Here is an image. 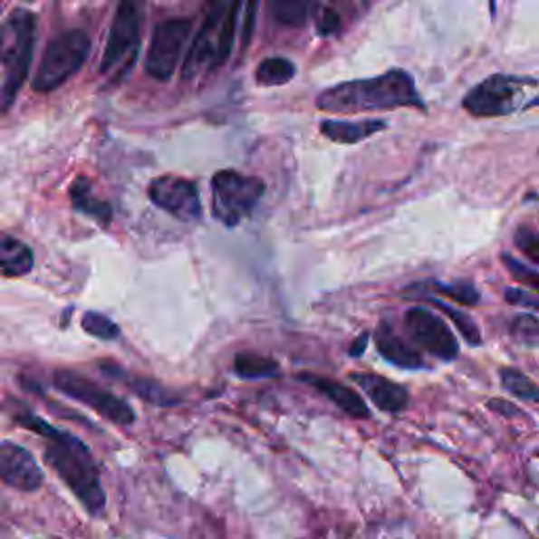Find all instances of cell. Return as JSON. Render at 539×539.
<instances>
[{"mask_svg": "<svg viewBox=\"0 0 539 539\" xmlns=\"http://www.w3.org/2000/svg\"><path fill=\"white\" fill-rule=\"evenodd\" d=\"M316 106L331 114H354L394 108H424V100L415 89L411 74H407L405 70H390L381 76L348 81L324 89L318 95Z\"/></svg>", "mask_w": 539, "mask_h": 539, "instance_id": "1", "label": "cell"}, {"mask_svg": "<svg viewBox=\"0 0 539 539\" xmlns=\"http://www.w3.org/2000/svg\"><path fill=\"white\" fill-rule=\"evenodd\" d=\"M44 440H47V449H44L47 464L81 499L89 515H101L103 505H106V493H103L100 472H97L91 451L72 434L57 430V428L53 434L44 437Z\"/></svg>", "mask_w": 539, "mask_h": 539, "instance_id": "2", "label": "cell"}, {"mask_svg": "<svg viewBox=\"0 0 539 539\" xmlns=\"http://www.w3.org/2000/svg\"><path fill=\"white\" fill-rule=\"evenodd\" d=\"M36 41V15L15 9L0 25V112L11 110L30 72Z\"/></svg>", "mask_w": 539, "mask_h": 539, "instance_id": "3", "label": "cell"}, {"mask_svg": "<svg viewBox=\"0 0 539 539\" xmlns=\"http://www.w3.org/2000/svg\"><path fill=\"white\" fill-rule=\"evenodd\" d=\"M141 25H144L141 0H120L114 11L106 49L101 55L100 72L103 76L125 78L133 68L141 44Z\"/></svg>", "mask_w": 539, "mask_h": 539, "instance_id": "4", "label": "cell"}, {"mask_svg": "<svg viewBox=\"0 0 539 539\" xmlns=\"http://www.w3.org/2000/svg\"><path fill=\"white\" fill-rule=\"evenodd\" d=\"M91 55V38L84 30H66L44 49L32 89L36 93H51L78 74Z\"/></svg>", "mask_w": 539, "mask_h": 539, "instance_id": "5", "label": "cell"}, {"mask_svg": "<svg viewBox=\"0 0 539 539\" xmlns=\"http://www.w3.org/2000/svg\"><path fill=\"white\" fill-rule=\"evenodd\" d=\"M265 192V184L259 178L226 168L213 175L211 209L219 222L228 228L238 226L255 209Z\"/></svg>", "mask_w": 539, "mask_h": 539, "instance_id": "6", "label": "cell"}, {"mask_svg": "<svg viewBox=\"0 0 539 539\" xmlns=\"http://www.w3.org/2000/svg\"><path fill=\"white\" fill-rule=\"evenodd\" d=\"M539 84L534 78L493 74L478 82L464 97V110L476 119H496L508 116L525 108L523 97L529 87Z\"/></svg>", "mask_w": 539, "mask_h": 539, "instance_id": "7", "label": "cell"}, {"mask_svg": "<svg viewBox=\"0 0 539 539\" xmlns=\"http://www.w3.org/2000/svg\"><path fill=\"white\" fill-rule=\"evenodd\" d=\"M190 32L192 19L188 17H168L156 25L146 53L148 76L160 82L171 81L188 38H190Z\"/></svg>", "mask_w": 539, "mask_h": 539, "instance_id": "8", "label": "cell"}, {"mask_svg": "<svg viewBox=\"0 0 539 539\" xmlns=\"http://www.w3.org/2000/svg\"><path fill=\"white\" fill-rule=\"evenodd\" d=\"M228 6L230 0H211L209 3L205 22L198 28L194 43L186 53L184 68H181L184 81H194L203 72H213V70L222 68L219 66V36H222Z\"/></svg>", "mask_w": 539, "mask_h": 539, "instance_id": "9", "label": "cell"}, {"mask_svg": "<svg viewBox=\"0 0 539 539\" xmlns=\"http://www.w3.org/2000/svg\"><path fill=\"white\" fill-rule=\"evenodd\" d=\"M55 388L60 390L62 394H66L68 399L82 402V405L91 407L95 413H100L101 418L114 421V424L129 426L135 421V411L127 405V400H122L120 396L110 392V390H103L101 386H97L95 381H91L81 373L57 371Z\"/></svg>", "mask_w": 539, "mask_h": 539, "instance_id": "10", "label": "cell"}, {"mask_svg": "<svg viewBox=\"0 0 539 539\" xmlns=\"http://www.w3.org/2000/svg\"><path fill=\"white\" fill-rule=\"evenodd\" d=\"M402 327H405L407 335L411 337L421 350H426L428 354L437 356L440 361L457 359L459 343L443 316H437L428 308L415 306L405 312Z\"/></svg>", "mask_w": 539, "mask_h": 539, "instance_id": "11", "label": "cell"}, {"mask_svg": "<svg viewBox=\"0 0 539 539\" xmlns=\"http://www.w3.org/2000/svg\"><path fill=\"white\" fill-rule=\"evenodd\" d=\"M148 197L159 209L179 219V222H197L203 216L197 184L190 179L178 178V175L156 178L148 188Z\"/></svg>", "mask_w": 539, "mask_h": 539, "instance_id": "12", "label": "cell"}, {"mask_svg": "<svg viewBox=\"0 0 539 539\" xmlns=\"http://www.w3.org/2000/svg\"><path fill=\"white\" fill-rule=\"evenodd\" d=\"M0 480L17 491H36L44 476L30 451L13 443H0Z\"/></svg>", "mask_w": 539, "mask_h": 539, "instance_id": "13", "label": "cell"}, {"mask_svg": "<svg viewBox=\"0 0 539 539\" xmlns=\"http://www.w3.org/2000/svg\"><path fill=\"white\" fill-rule=\"evenodd\" d=\"M352 381L365 390V394L373 400V405L386 413H400L409 405V392L405 386L381 378L375 373H354Z\"/></svg>", "mask_w": 539, "mask_h": 539, "instance_id": "14", "label": "cell"}, {"mask_svg": "<svg viewBox=\"0 0 539 539\" xmlns=\"http://www.w3.org/2000/svg\"><path fill=\"white\" fill-rule=\"evenodd\" d=\"M375 348H378V352L384 356L388 362H392V365L400 367V369H421L424 367V359H421V354L415 350L411 343L407 340H402V337L396 333L392 321H381L378 324V329H375Z\"/></svg>", "mask_w": 539, "mask_h": 539, "instance_id": "15", "label": "cell"}, {"mask_svg": "<svg viewBox=\"0 0 539 539\" xmlns=\"http://www.w3.org/2000/svg\"><path fill=\"white\" fill-rule=\"evenodd\" d=\"M302 381H306L318 392L327 396V399L342 409L343 413L350 415L354 419H369L371 418V411L362 400L359 392H354L352 388L340 384V381L329 380V378H318V375H300Z\"/></svg>", "mask_w": 539, "mask_h": 539, "instance_id": "16", "label": "cell"}, {"mask_svg": "<svg viewBox=\"0 0 539 539\" xmlns=\"http://www.w3.org/2000/svg\"><path fill=\"white\" fill-rule=\"evenodd\" d=\"M32 268H34V255L30 246L11 234L0 232V274L17 278L28 274Z\"/></svg>", "mask_w": 539, "mask_h": 539, "instance_id": "17", "label": "cell"}, {"mask_svg": "<svg viewBox=\"0 0 539 539\" xmlns=\"http://www.w3.org/2000/svg\"><path fill=\"white\" fill-rule=\"evenodd\" d=\"M384 120H324L321 122V133L337 144H359L371 138L378 131H384Z\"/></svg>", "mask_w": 539, "mask_h": 539, "instance_id": "18", "label": "cell"}, {"mask_svg": "<svg viewBox=\"0 0 539 539\" xmlns=\"http://www.w3.org/2000/svg\"><path fill=\"white\" fill-rule=\"evenodd\" d=\"M70 197H72L74 209L82 213V216L93 217L95 222H100L101 226H108L112 222V209H110V205L95 197L93 190H91V184L84 178H78L74 181Z\"/></svg>", "mask_w": 539, "mask_h": 539, "instance_id": "19", "label": "cell"}, {"mask_svg": "<svg viewBox=\"0 0 539 539\" xmlns=\"http://www.w3.org/2000/svg\"><path fill=\"white\" fill-rule=\"evenodd\" d=\"M318 0H270V15L284 28H302L308 24Z\"/></svg>", "mask_w": 539, "mask_h": 539, "instance_id": "20", "label": "cell"}, {"mask_svg": "<svg viewBox=\"0 0 539 539\" xmlns=\"http://www.w3.org/2000/svg\"><path fill=\"white\" fill-rule=\"evenodd\" d=\"M106 367V375H116V378H120L122 381H125V384H129V388L133 390L135 394H140L141 399H146L148 402H154V405H162V407H171V405H175V402H178L179 399L178 396H175L173 392H168V390L165 388V386H160V384H156V381H150V380H144V378H131V375H127V373H122L120 369H114V371H110V367L108 365H103Z\"/></svg>", "mask_w": 539, "mask_h": 539, "instance_id": "21", "label": "cell"}, {"mask_svg": "<svg viewBox=\"0 0 539 539\" xmlns=\"http://www.w3.org/2000/svg\"><path fill=\"white\" fill-rule=\"evenodd\" d=\"M297 74L295 63L287 57H268L255 68V81L262 87H283Z\"/></svg>", "mask_w": 539, "mask_h": 539, "instance_id": "22", "label": "cell"}, {"mask_svg": "<svg viewBox=\"0 0 539 539\" xmlns=\"http://www.w3.org/2000/svg\"><path fill=\"white\" fill-rule=\"evenodd\" d=\"M234 371H236L238 378L245 380L274 378V375H278V362L255 352H240L234 359Z\"/></svg>", "mask_w": 539, "mask_h": 539, "instance_id": "23", "label": "cell"}, {"mask_svg": "<svg viewBox=\"0 0 539 539\" xmlns=\"http://www.w3.org/2000/svg\"><path fill=\"white\" fill-rule=\"evenodd\" d=\"M499 380H502V386L508 390L510 394H515L516 399L525 402H539V386L534 380L527 378V375L518 371V369L504 367L499 371Z\"/></svg>", "mask_w": 539, "mask_h": 539, "instance_id": "24", "label": "cell"}, {"mask_svg": "<svg viewBox=\"0 0 539 539\" xmlns=\"http://www.w3.org/2000/svg\"><path fill=\"white\" fill-rule=\"evenodd\" d=\"M421 289L434 291V294L449 297V300H456L457 303H464V306H476L480 302V294L478 289L474 287L472 283H456V284H447L440 281H426L418 284Z\"/></svg>", "mask_w": 539, "mask_h": 539, "instance_id": "25", "label": "cell"}, {"mask_svg": "<svg viewBox=\"0 0 539 539\" xmlns=\"http://www.w3.org/2000/svg\"><path fill=\"white\" fill-rule=\"evenodd\" d=\"M426 300H428V303H434V306L443 310L445 314L449 316L453 322H456L457 331H459V333L464 335V340H466L467 343H472V346H480V343H483V337H480V329H478V324L474 322L472 318L466 314V312L457 310V308H453L451 303H445L443 300H438V297L428 295Z\"/></svg>", "mask_w": 539, "mask_h": 539, "instance_id": "26", "label": "cell"}, {"mask_svg": "<svg viewBox=\"0 0 539 539\" xmlns=\"http://www.w3.org/2000/svg\"><path fill=\"white\" fill-rule=\"evenodd\" d=\"M510 333L527 348H539V318L534 314H518L510 321Z\"/></svg>", "mask_w": 539, "mask_h": 539, "instance_id": "27", "label": "cell"}, {"mask_svg": "<svg viewBox=\"0 0 539 539\" xmlns=\"http://www.w3.org/2000/svg\"><path fill=\"white\" fill-rule=\"evenodd\" d=\"M82 329L87 331L89 335L100 337V340H116L120 335L119 324H116L112 318L100 314V312H87L82 316Z\"/></svg>", "mask_w": 539, "mask_h": 539, "instance_id": "28", "label": "cell"}, {"mask_svg": "<svg viewBox=\"0 0 539 539\" xmlns=\"http://www.w3.org/2000/svg\"><path fill=\"white\" fill-rule=\"evenodd\" d=\"M502 262L505 264V268H508L510 276L515 278L516 283L525 284V287H531V289L537 291V294H539V270H531L529 265L521 264V262H518V259L508 255V253H504Z\"/></svg>", "mask_w": 539, "mask_h": 539, "instance_id": "29", "label": "cell"}, {"mask_svg": "<svg viewBox=\"0 0 539 539\" xmlns=\"http://www.w3.org/2000/svg\"><path fill=\"white\" fill-rule=\"evenodd\" d=\"M515 243L531 262L539 265V234L529 226H518L515 232Z\"/></svg>", "mask_w": 539, "mask_h": 539, "instance_id": "30", "label": "cell"}, {"mask_svg": "<svg viewBox=\"0 0 539 539\" xmlns=\"http://www.w3.org/2000/svg\"><path fill=\"white\" fill-rule=\"evenodd\" d=\"M257 6L259 0H243V28H240V41H243V47L246 49L251 44L253 32H255V19H257Z\"/></svg>", "mask_w": 539, "mask_h": 539, "instance_id": "31", "label": "cell"}, {"mask_svg": "<svg viewBox=\"0 0 539 539\" xmlns=\"http://www.w3.org/2000/svg\"><path fill=\"white\" fill-rule=\"evenodd\" d=\"M505 300H508L510 303H515V306H525V308L539 310V297L531 295L523 289H508V291H505Z\"/></svg>", "mask_w": 539, "mask_h": 539, "instance_id": "32", "label": "cell"}, {"mask_svg": "<svg viewBox=\"0 0 539 539\" xmlns=\"http://www.w3.org/2000/svg\"><path fill=\"white\" fill-rule=\"evenodd\" d=\"M340 15H337L335 11H331V9H327V11H322V15L318 17V34H322V36H331V34H335L337 30H340Z\"/></svg>", "mask_w": 539, "mask_h": 539, "instance_id": "33", "label": "cell"}, {"mask_svg": "<svg viewBox=\"0 0 539 539\" xmlns=\"http://www.w3.org/2000/svg\"><path fill=\"white\" fill-rule=\"evenodd\" d=\"M486 407L491 409V411H496L499 415H505V418H518V415H523V411L518 407L512 405L508 400H502V399H493L486 402Z\"/></svg>", "mask_w": 539, "mask_h": 539, "instance_id": "34", "label": "cell"}, {"mask_svg": "<svg viewBox=\"0 0 539 539\" xmlns=\"http://www.w3.org/2000/svg\"><path fill=\"white\" fill-rule=\"evenodd\" d=\"M367 343H369V335H367V333H362V335L359 337V342H356L354 346L350 348V354H352V356H361L362 352H365Z\"/></svg>", "mask_w": 539, "mask_h": 539, "instance_id": "35", "label": "cell"}, {"mask_svg": "<svg viewBox=\"0 0 539 539\" xmlns=\"http://www.w3.org/2000/svg\"><path fill=\"white\" fill-rule=\"evenodd\" d=\"M535 106H539V93L534 97V100L529 101V106H527V108H535Z\"/></svg>", "mask_w": 539, "mask_h": 539, "instance_id": "36", "label": "cell"}, {"mask_svg": "<svg viewBox=\"0 0 539 539\" xmlns=\"http://www.w3.org/2000/svg\"><path fill=\"white\" fill-rule=\"evenodd\" d=\"M365 3H369V0H365Z\"/></svg>", "mask_w": 539, "mask_h": 539, "instance_id": "37", "label": "cell"}]
</instances>
